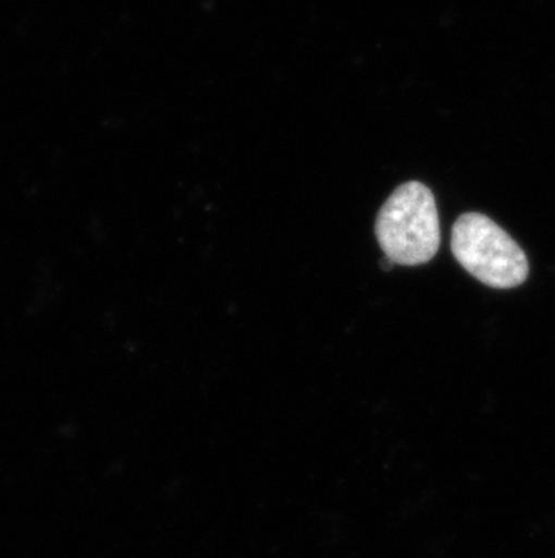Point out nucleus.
I'll list each match as a JSON object with an SVG mask.
<instances>
[{"label": "nucleus", "instance_id": "nucleus-2", "mask_svg": "<svg viewBox=\"0 0 555 558\" xmlns=\"http://www.w3.org/2000/svg\"><path fill=\"white\" fill-rule=\"evenodd\" d=\"M451 252L461 268L485 286L508 290L529 277V260L519 244L493 219L464 214L453 227Z\"/></svg>", "mask_w": 555, "mask_h": 558}, {"label": "nucleus", "instance_id": "nucleus-1", "mask_svg": "<svg viewBox=\"0 0 555 558\" xmlns=\"http://www.w3.org/2000/svg\"><path fill=\"white\" fill-rule=\"evenodd\" d=\"M375 238L392 264L420 266L441 248L435 195L419 181L398 186L375 221Z\"/></svg>", "mask_w": 555, "mask_h": 558}]
</instances>
